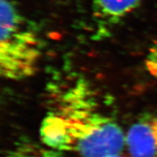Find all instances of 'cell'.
I'll use <instances>...</instances> for the list:
<instances>
[{"instance_id": "6da1fadb", "label": "cell", "mask_w": 157, "mask_h": 157, "mask_svg": "<svg viewBox=\"0 0 157 157\" xmlns=\"http://www.w3.org/2000/svg\"><path fill=\"white\" fill-rule=\"evenodd\" d=\"M39 136L47 147L80 157L120 154L125 145L121 127L99 109L90 87L82 80L61 95L42 121Z\"/></svg>"}, {"instance_id": "7a4b0ae2", "label": "cell", "mask_w": 157, "mask_h": 157, "mask_svg": "<svg viewBox=\"0 0 157 157\" xmlns=\"http://www.w3.org/2000/svg\"><path fill=\"white\" fill-rule=\"evenodd\" d=\"M0 72L13 81L28 78L37 71L42 47L39 35L15 3L1 0Z\"/></svg>"}, {"instance_id": "8992f818", "label": "cell", "mask_w": 157, "mask_h": 157, "mask_svg": "<svg viewBox=\"0 0 157 157\" xmlns=\"http://www.w3.org/2000/svg\"><path fill=\"white\" fill-rule=\"evenodd\" d=\"M145 66L147 71L157 78V43L149 49L145 59Z\"/></svg>"}, {"instance_id": "5b68a950", "label": "cell", "mask_w": 157, "mask_h": 157, "mask_svg": "<svg viewBox=\"0 0 157 157\" xmlns=\"http://www.w3.org/2000/svg\"><path fill=\"white\" fill-rule=\"evenodd\" d=\"M4 157H64L63 152L29 140H19L7 151Z\"/></svg>"}, {"instance_id": "52a82bcc", "label": "cell", "mask_w": 157, "mask_h": 157, "mask_svg": "<svg viewBox=\"0 0 157 157\" xmlns=\"http://www.w3.org/2000/svg\"><path fill=\"white\" fill-rule=\"evenodd\" d=\"M106 157H124V156H122L120 154H115V155H108V156H106Z\"/></svg>"}, {"instance_id": "3957f363", "label": "cell", "mask_w": 157, "mask_h": 157, "mask_svg": "<svg viewBox=\"0 0 157 157\" xmlns=\"http://www.w3.org/2000/svg\"><path fill=\"white\" fill-rule=\"evenodd\" d=\"M125 145L131 157H157V116L139 118L125 135Z\"/></svg>"}, {"instance_id": "277c9868", "label": "cell", "mask_w": 157, "mask_h": 157, "mask_svg": "<svg viewBox=\"0 0 157 157\" xmlns=\"http://www.w3.org/2000/svg\"><path fill=\"white\" fill-rule=\"evenodd\" d=\"M95 19L103 26L116 25L132 12L142 0H90Z\"/></svg>"}]
</instances>
